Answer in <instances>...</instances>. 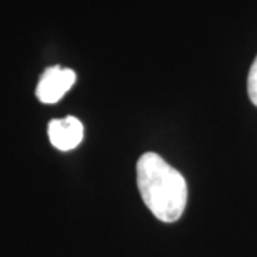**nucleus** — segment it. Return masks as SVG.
<instances>
[{
	"label": "nucleus",
	"mask_w": 257,
	"mask_h": 257,
	"mask_svg": "<svg viewBox=\"0 0 257 257\" xmlns=\"http://www.w3.org/2000/svg\"><path fill=\"white\" fill-rule=\"evenodd\" d=\"M247 93L248 99L257 107V56L253 64H251V67H250V72H248Z\"/></svg>",
	"instance_id": "obj_4"
},
{
	"label": "nucleus",
	"mask_w": 257,
	"mask_h": 257,
	"mask_svg": "<svg viewBox=\"0 0 257 257\" xmlns=\"http://www.w3.org/2000/svg\"><path fill=\"white\" fill-rule=\"evenodd\" d=\"M76 82V73L72 69L62 66L47 67L40 76L36 87V96L45 104L57 103L66 93L72 89Z\"/></svg>",
	"instance_id": "obj_2"
},
{
	"label": "nucleus",
	"mask_w": 257,
	"mask_h": 257,
	"mask_svg": "<svg viewBox=\"0 0 257 257\" xmlns=\"http://www.w3.org/2000/svg\"><path fill=\"white\" fill-rule=\"evenodd\" d=\"M83 132L82 121L74 116L53 119L47 127L50 143L60 152H69L79 146L83 140Z\"/></svg>",
	"instance_id": "obj_3"
},
{
	"label": "nucleus",
	"mask_w": 257,
	"mask_h": 257,
	"mask_svg": "<svg viewBox=\"0 0 257 257\" xmlns=\"http://www.w3.org/2000/svg\"><path fill=\"white\" fill-rule=\"evenodd\" d=\"M138 187L147 209L165 223L179 220L187 203L183 175L157 153H145L138 162Z\"/></svg>",
	"instance_id": "obj_1"
}]
</instances>
